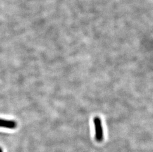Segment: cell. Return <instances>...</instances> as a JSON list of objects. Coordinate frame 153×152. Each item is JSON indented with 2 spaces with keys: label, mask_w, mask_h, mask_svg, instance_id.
I'll return each instance as SVG.
<instances>
[{
  "label": "cell",
  "mask_w": 153,
  "mask_h": 152,
  "mask_svg": "<svg viewBox=\"0 0 153 152\" xmlns=\"http://www.w3.org/2000/svg\"><path fill=\"white\" fill-rule=\"evenodd\" d=\"M93 122L95 128V138L98 142H102L104 139V129L102 127L101 119L98 116L93 118Z\"/></svg>",
  "instance_id": "cell-1"
},
{
  "label": "cell",
  "mask_w": 153,
  "mask_h": 152,
  "mask_svg": "<svg viewBox=\"0 0 153 152\" xmlns=\"http://www.w3.org/2000/svg\"><path fill=\"white\" fill-rule=\"evenodd\" d=\"M17 126L16 121L0 118V128H6L8 129H15Z\"/></svg>",
  "instance_id": "cell-2"
},
{
  "label": "cell",
  "mask_w": 153,
  "mask_h": 152,
  "mask_svg": "<svg viewBox=\"0 0 153 152\" xmlns=\"http://www.w3.org/2000/svg\"><path fill=\"white\" fill-rule=\"evenodd\" d=\"M0 152H3V150L1 147H0Z\"/></svg>",
  "instance_id": "cell-3"
}]
</instances>
